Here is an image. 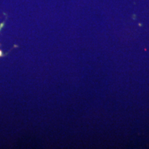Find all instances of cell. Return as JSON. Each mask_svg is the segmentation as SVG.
Wrapping results in <instances>:
<instances>
[{"label": "cell", "mask_w": 149, "mask_h": 149, "mask_svg": "<svg viewBox=\"0 0 149 149\" xmlns=\"http://www.w3.org/2000/svg\"><path fill=\"white\" fill-rule=\"evenodd\" d=\"M3 26V23H2L1 25H0V30L2 29ZM0 56H2V53H1V51H0Z\"/></svg>", "instance_id": "1"}]
</instances>
